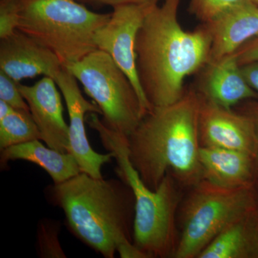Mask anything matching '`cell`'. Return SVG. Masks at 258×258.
<instances>
[{"mask_svg": "<svg viewBox=\"0 0 258 258\" xmlns=\"http://www.w3.org/2000/svg\"><path fill=\"white\" fill-rule=\"evenodd\" d=\"M181 0H164L153 7L139 29L136 42L141 86L152 108L169 106L184 96L186 77L208 64L211 32L206 23L193 31L178 20Z\"/></svg>", "mask_w": 258, "mask_h": 258, "instance_id": "1", "label": "cell"}, {"mask_svg": "<svg viewBox=\"0 0 258 258\" xmlns=\"http://www.w3.org/2000/svg\"><path fill=\"white\" fill-rule=\"evenodd\" d=\"M200 96L186 88L179 101L154 107L127 137L129 159L149 189L171 173L185 190L203 179L198 120Z\"/></svg>", "mask_w": 258, "mask_h": 258, "instance_id": "2", "label": "cell"}, {"mask_svg": "<svg viewBox=\"0 0 258 258\" xmlns=\"http://www.w3.org/2000/svg\"><path fill=\"white\" fill-rule=\"evenodd\" d=\"M47 194L71 233L103 257L113 258L118 248L134 243V197L121 179L81 172L49 186Z\"/></svg>", "mask_w": 258, "mask_h": 258, "instance_id": "3", "label": "cell"}, {"mask_svg": "<svg viewBox=\"0 0 258 258\" xmlns=\"http://www.w3.org/2000/svg\"><path fill=\"white\" fill-rule=\"evenodd\" d=\"M86 120L105 149L114 154L117 175L133 192L134 244L147 258H174L179 240L178 210L185 189L171 173L157 189H149L129 159L127 137L108 128L98 113H88Z\"/></svg>", "mask_w": 258, "mask_h": 258, "instance_id": "4", "label": "cell"}, {"mask_svg": "<svg viewBox=\"0 0 258 258\" xmlns=\"http://www.w3.org/2000/svg\"><path fill=\"white\" fill-rule=\"evenodd\" d=\"M110 17L77 0H20L17 29L53 52L66 66L98 49L95 34Z\"/></svg>", "mask_w": 258, "mask_h": 258, "instance_id": "5", "label": "cell"}, {"mask_svg": "<svg viewBox=\"0 0 258 258\" xmlns=\"http://www.w3.org/2000/svg\"><path fill=\"white\" fill-rule=\"evenodd\" d=\"M186 192L178 210L174 258H198L224 229L254 208L253 186L226 188L203 179Z\"/></svg>", "mask_w": 258, "mask_h": 258, "instance_id": "6", "label": "cell"}, {"mask_svg": "<svg viewBox=\"0 0 258 258\" xmlns=\"http://www.w3.org/2000/svg\"><path fill=\"white\" fill-rule=\"evenodd\" d=\"M64 67L99 107L104 124L125 137L134 132L146 113L133 84L111 56L96 49Z\"/></svg>", "mask_w": 258, "mask_h": 258, "instance_id": "7", "label": "cell"}, {"mask_svg": "<svg viewBox=\"0 0 258 258\" xmlns=\"http://www.w3.org/2000/svg\"><path fill=\"white\" fill-rule=\"evenodd\" d=\"M154 6L122 5L113 8L109 20L97 30L94 36L97 48L111 56L133 84L145 113L152 107L139 81L136 42L144 19Z\"/></svg>", "mask_w": 258, "mask_h": 258, "instance_id": "8", "label": "cell"}, {"mask_svg": "<svg viewBox=\"0 0 258 258\" xmlns=\"http://www.w3.org/2000/svg\"><path fill=\"white\" fill-rule=\"evenodd\" d=\"M64 97L69 115L70 147L69 153L74 156L82 172L101 179L103 166L114 157L113 153L99 154L93 150L87 138L85 121L88 113L102 115L101 109L94 101L83 97L74 75L62 67L54 79Z\"/></svg>", "mask_w": 258, "mask_h": 258, "instance_id": "9", "label": "cell"}, {"mask_svg": "<svg viewBox=\"0 0 258 258\" xmlns=\"http://www.w3.org/2000/svg\"><path fill=\"white\" fill-rule=\"evenodd\" d=\"M200 96L198 132L200 147L240 151L254 157L255 136L253 125L248 117L233 108L218 106L200 94Z\"/></svg>", "mask_w": 258, "mask_h": 258, "instance_id": "10", "label": "cell"}, {"mask_svg": "<svg viewBox=\"0 0 258 258\" xmlns=\"http://www.w3.org/2000/svg\"><path fill=\"white\" fill-rule=\"evenodd\" d=\"M62 67L53 52L18 30L0 40V71L17 83L38 76L54 80Z\"/></svg>", "mask_w": 258, "mask_h": 258, "instance_id": "11", "label": "cell"}, {"mask_svg": "<svg viewBox=\"0 0 258 258\" xmlns=\"http://www.w3.org/2000/svg\"><path fill=\"white\" fill-rule=\"evenodd\" d=\"M57 86L50 77H43L32 86L18 84L41 134V141L51 149L69 152V125L64 120L63 106Z\"/></svg>", "mask_w": 258, "mask_h": 258, "instance_id": "12", "label": "cell"}, {"mask_svg": "<svg viewBox=\"0 0 258 258\" xmlns=\"http://www.w3.org/2000/svg\"><path fill=\"white\" fill-rule=\"evenodd\" d=\"M202 71L195 88L202 96L218 106L232 109L242 102L258 98L244 79L235 53L209 62Z\"/></svg>", "mask_w": 258, "mask_h": 258, "instance_id": "13", "label": "cell"}, {"mask_svg": "<svg viewBox=\"0 0 258 258\" xmlns=\"http://www.w3.org/2000/svg\"><path fill=\"white\" fill-rule=\"evenodd\" d=\"M206 24L211 32V62L235 53L258 37V5L250 0L243 2Z\"/></svg>", "mask_w": 258, "mask_h": 258, "instance_id": "14", "label": "cell"}, {"mask_svg": "<svg viewBox=\"0 0 258 258\" xmlns=\"http://www.w3.org/2000/svg\"><path fill=\"white\" fill-rule=\"evenodd\" d=\"M199 158L203 179L223 187L252 186L257 176L254 157L248 153L200 147Z\"/></svg>", "mask_w": 258, "mask_h": 258, "instance_id": "15", "label": "cell"}, {"mask_svg": "<svg viewBox=\"0 0 258 258\" xmlns=\"http://www.w3.org/2000/svg\"><path fill=\"white\" fill-rule=\"evenodd\" d=\"M40 141L35 139L0 151L2 169L10 161H29L46 171L54 184H60L82 172L73 154L45 147Z\"/></svg>", "mask_w": 258, "mask_h": 258, "instance_id": "16", "label": "cell"}, {"mask_svg": "<svg viewBox=\"0 0 258 258\" xmlns=\"http://www.w3.org/2000/svg\"><path fill=\"white\" fill-rule=\"evenodd\" d=\"M198 258H258V214L255 208L224 229Z\"/></svg>", "mask_w": 258, "mask_h": 258, "instance_id": "17", "label": "cell"}, {"mask_svg": "<svg viewBox=\"0 0 258 258\" xmlns=\"http://www.w3.org/2000/svg\"><path fill=\"white\" fill-rule=\"evenodd\" d=\"M35 139L41 134L30 111L13 108L0 119V151Z\"/></svg>", "mask_w": 258, "mask_h": 258, "instance_id": "18", "label": "cell"}, {"mask_svg": "<svg viewBox=\"0 0 258 258\" xmlns=\"http://www.w3.org/2000/svg\"><path fill=\"white\" fill-rule=\"evenodd\" d=\"M60 222L50 219L39 222L37 231V252L43 258H66L61 246L59 234Z\"/></svg>", "mask_w": 258, "mask_h": 258, "instance_id": "19", "label": "cell"}, {"mask_svg": "<svg viewBox=\"0 0 258 258\" xmlns=\"http://www.w3.org/2000/svg\"><path fill=\"white\" fill-rule=\"evenodd\" d=\"M245 1L248 0H190L189 12L202 23H208L226 10Z\"/></svg>", "mask_w": 258, "mask_h": 258, "instance_id": "20", "label": "cell"}, {"mask_svg": "<svg viewBox=\"0 0 258 258\" xmlns=\"http://www.w3.org/2000/svg\"><path fill=\"white\" fill-rule=\"evenodd\" d=\"M19 83L0 71V100L17 109L30 111L28 103L19 89Z\"/></svg>", "mask_w": 258, "mask_h": 258, "instance_id": "21", "label": "cell"}, {"mask_svg": "<svg viewBox=\"0 0 258 258\" xmlns=\"http://www.w3.org/2000/svg\"><path fill=\"white\" fill-rule=\"evenodd\" d=\"M20 0H0V39L18 29Z\"/></svg>", "mask_w": 258, "mask_h": 258, "instance_id": "22", "label": "cell"}, {"mask_svg": "<svg viewBox=\"0 0 258 258\" xmlns=\"http://www.w3.org/2000/svg\"><path fill=\"white\" fill-rule=\"evenodd\" d=\"M233 109L247 115L253 125L256 142L254 161L258 175V101H256V99L247 100L236 106Z\"/></svg>", "mask_w": 258, "mask_h": 258, "instance_id": "23", "label": "cell"}, {"mask_svg": "<svg viewBox=\"0 0 258 258\" xmlns=\"http://www.w3.org/2000/svg\"><path fill=\"white\" fill-rule=\"evenodd\" d=\"M84 5L93 6H110L112 8L122 5H148L154 6L159 5L161 0H77Z\"/></svg>", "mask_w": 258, "mask_h": 258, "instance_id": "24", "label": "cell"}, {"mask_svg": "<svg viewBox=\"0 0 258 258\" xmlns=\"http://www.w3.org/2000/svg\"><path fill=\"white\" fill-rule=\"evenodd\" d=\"M235 55L240 66L258 61V37L246 42Z\"/></svg>", "mask_w": 258, "mask_h": 258, "instance_id": "25", "label": "cell"}, {"mask_svg": "<svg viewBox=\"0 0 258 258\" xmlns=\"http://www.w3.org/2000/svg\"><path fill=\"white\" fill-rule=\"evenodd\" d=\"M240 69L244 79L258 96V61L242 64Z\"/></svg>", "mask_w": 258, "mask_h": 258, "instance_id": "26", "label": "cell"}, {"mask_svg": "<svg viewBox=\"0 0 258 258\" xmlns=\"http://www.w3.org/2000/svg\"><path fill=\"white\" fill-rule=\"evenodd\" d=\"M13 107L10 106L5 101L0 100V119L4 118L7 115L9 114L10 111L13 109Z\"/></svg>", "mask_w": 258, "mask_h": 258, "instance_id": "27", "label": "cell"}, {"mask_svg": "<svg viewBox=\"0 0 258 258\" xmlns=\"http://www.w3.org/2000/svg\"><path fill=\"white\" fill-rule=\"evenodd\" d=\"M254 208L258 214V175L253 184Z\"/></svg>", "mask_w": 258, "mask_h": 258, "instance_id": "28", "label": "cell"}, {"mask_svg": "<svg viewBox=\"0 0 258 258\" xmlns=\"http://www.w3.org/2000/svg\"><path fill=\"white\" fill-rule=\"evenodd\" d=\"M251 1L253 2L255 4L258 5V0H251Z\"/></svg>", "mask_w": 258, "mask_h": 258, "instance_id": "29", "label": "cell"}]
</instances>
